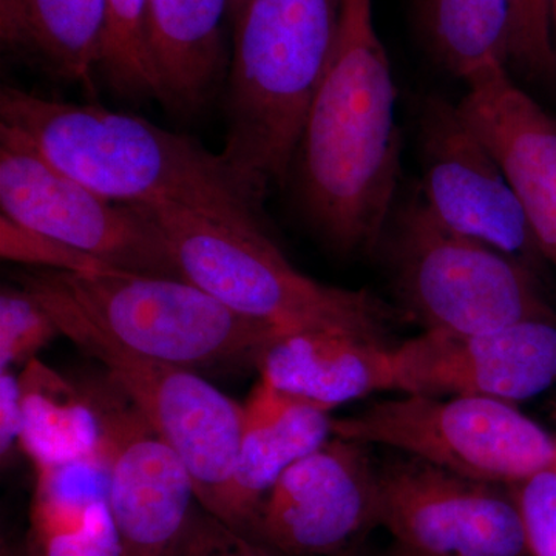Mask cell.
Listing matches in <instances>:
<instances>
[{"label": "cell", "mask_w": 556, "mask_h": 556, "mask_svg": "<svg viewBox=\"0 0 556 556\" xmlns=\"http://www.w3.org/2000/svg\"><path fill=\"white\" fill-rule=\"evenodd\" d=\"M46 270L51 283L121 345L190 369H243L281 329L230 309L182 278L129 270Z\"/></svg>", "instance_id": "7"}, {"label": "cell", "mask_w": 556, "mask_h": 556, "mask_svg": "<svg viewBox=\"0 0 556 556\" xmlns=\"http://www.w3.org/2000/svg\"><path fill=\"white\" fill-rule=\"evenodd\" d=\"M466 86L457 105L503 167L556 269V121L515 86L506 65L482 70Z\"/></svg>", "instance_id": "15"}, {"label": "cell", "mask_w": 556, "mask_h": 556, "mask_svg": "<svg viewBox=\"0 0 556 556\" xmlns=\"http://www.w3.org/2000/svg\"><path fill=\"white\" fill-rule=\"evenodd\" d=\"M0 124L21 131L54 167L104 199L130 206L172 204L265 226L263 203L219 152L141 116L5 86Z\"/></svg>", "instance_id": "2"}, {"label": "cell", "mask_w": 556, "mask_h": 556, "mask_svg": "<svg viewBox=\"0 0 556 556\" xmlns=\"http://www.w3.org/2000/svg\"><path fill=\"white\" fill-rule=\"evenodd\" d=\"M0 207L17 225L80 249L112 268L182 278L163 232L144 208L104 199L80 185L54 167L25 135L2 124Z\"/></svg>", "instance_id": "10"}, {"label": "cell", "mask_w": 556, "mask_h": 556, "mask_svg": "<svg viewBox=\"0 0 556 556\" xmlns=\"http://www.w3.org/2000/svg\"><path fill=\"white\" fill-rule=\"evenodd\" d=\"M22 288L50 314L61 336L100 362L188 467L201 507L228 521L239 459L243 405L199 372L135 353L90 320L42 269L22 274Z\"/></svg>", "instance_id": "6"}, {"label": "cell", "mask_w": 556, "mask_h": 556, "mask_svg": "<svg viewBox=\"0 0 556 556\" xmlns=\"http://www.w3.org/2000/svg\"><path fill=\"white\" fill-rule=\"evenodd\" d=\"M390 556H419V555L413 554V552L407 551V548L397 546V544H396V547H394V551L391 552Z\"/></svg>", "instance_id": "34"}, {"label": "cell", "mask_w": 556, "mask_h": 556, "mask_svg": "<svg viewBox=\"0 0 556 556\" xmlns=\"http://www.w3.org/2000/svg\"><path fill=\"white\" fill-rule=\"evenodd\" d=\"M0 254L9 262L24 263L36 269L90 274L113 269L93 255L62 243L38 230L25 228L2 215L0 217ZM116 269V268H115Z\"/></svg>", "instance_id": "26"}, {"label": "cell", "mask_w": 556, "mask_h": 556, "mask_svg": "<svg viewBox=\"0 0 556 556\" xmlns=\"http://www.w3.org/2000/svg\"><path fill=\"white\" fill-rule=\"evenodd\" d=\"M402 394L332 419V437L387 445L460 477L503 486L521 484L554 464L555 437L517 405Z\"/></svg>", "instance_id": "8"}, {"label": "cell", "mask_w": 556, "mask_h": 556, "mask_svg": "<svg viewBox=\"0 0 556 556\" xmlns=\"http://www.w3.org/2000/svg\"><path fill=\"white\" fill-rule=\"evenodd\" d=\"M24 408L20 372L0 369V456L2 464L10 463L14 453L21 450Z\"/></svg>", "instance_id": "30"}, {"label": "cell", "mask_w": 556, "mask_h": 556, "mask_svg": "<svg viewBox=\"0 0 556 556\" xmlns=\"http://www.w3.org/2000/svg\"><path fill=\"white\" fill-rule=\"evenodd\" d=\"M28 556H123L108 501L91 508L79 526L30 540Z\"/></svg>", "instance_id": "27"}, {"label": "cell", "mask_w": 556, "mask_h": 556, "mask_svg": "<svg viewBox=\"0 0 556 556\" xmlns=\"http://www.w3.org/2000/svg\"><path fill=\"white\" fill-rule=\"evenodd\" d=\"M61 336L50 314L25 288L0 292V369L24 368Z\"/></svg>", "instance_id": "24"}, {"label": "cell", "mask_w": 556, "mask_h": 556, "mask_svg": "<svg viewBox=\"0 0 556 556\" xmlns=\"http://www.w3.org/2000/svg\"><path fill=\"white\" fill-rule=\"evenodd\" d=\"M76 383L97 419L123 556H172L201 508L188 467L105 369Z\"/></svg>", "instance_id": "9"}, {"label": "cell", "mask_w": 556, "mask_h": 556, "mask_svg": "<svg viewBox=\"0 0 556 556\" xmlns=\"http://www.w3.org/2000/svg\"><path fill=\"white\" fill-rule=\"evenodd\" d=\"M379 467L369 445L332 437L266 496L254 538L289 556H332L378 527Z\"/></svg>", "instance_id": "13"}, {"label": "cell", "mask_w": 556, "mask_h": 556, "mask_svg": "<svg viewBox=\"0 0 556 556\" xmlns=\"http://www.w3.org/2000/svg\"><path fill=\"white\" fill-rule=\"evenodd\" d=\"M255 368L281 393L327 412L391 391V346L346 329L285 332L263 348Z\"/></svg>", "instance_id": "16"}, {"label": "cell", "mask_w": 556, "mask_h": 556, "mask_svg": "<svg viewBox=\"0 0 556 556\" xmlns=\"http://www.w3.org/2000/svg\"><path fill=\"white\" fill-rule=\"evenodd\" d=\"M417 192L445 228L538 269L544 260L517 193L459 105L428 94L416 112Z\"/></svg>", "instance_id": "11"}, {"label": "cell", "mask_w": 556, "mask_h": 556, "mask_svg": "<svg viewBox=\"0 0 556 556\" xmlns=\"http://www.w3.org/2000/svg\"><path fill=\"white\" fill-rule=\"evenodd\" d=\"M552 468H554V470L556 471V437H555V459H554V464H552Z\"/></svg>", "instance_id": "36"}, {"label": "cell", "mask_w": 556, "mask_h": 556, "mask_svg": "<svg viewBox=\"0 0 556 556\" xmlns=\"http://www.w3.org/2000/svg\"><path fill=\"white\" fill-rule=\"evenodd\" d=\"M396 100L372 0H342L331 60L291 167L303 217L340 255L376 251L396 204Z\"/></svg>", "instance_id": "1"}, {"label": "cell", "mask_w": 556, "mask_h": 556, "mask_svg": "<svg viewBox=\"0 0 556 556\" xmlns=\"http://www.w3.org/2000/svg\"><path fill=\"white\" fill-rule=\"evenodd\" d=\"M156 223L185 280L230 309L283 332L346 329L386 340L390 309L365 289L320 283L300 273L265 226L189 208L139 206Z\"/></svg>", "instance_id": "4"}, {"label": "cell", "mask_w": 556, "mask_h": 556, "mask_svg": "<svg viewBox=\"0 0 556 556\" xmlns=\"http://www.w3.org/2000/svg\"><path fill=\"white\" fill-rule=\"evenodd\" d=\"M367 536L368 535L358 538V540L354 541L345 551L339 552V554L332 556H367V554H365V541H367Z\"/></svg>", "instance_id": "31"}, {"label": "cell", "mask_w": 556, "mask_h": 556, "mask_svg": "<svg viewBox=\"0 0 556 556\" xmlns=\"http://www.w3.org/2000/svg\"><path fill=\"white\" fill-rule=\"evenodd\" d=\"M342 0H249L232 20L222 159L258 201L291 174Z\"/></svg>", "instance_id": "3"}, {"label": "cell", "mask_w": 556, "mask_h": 556, "mask_svg": "<svg viewBox=\"0 0 556 556\" xmlns=\"http://www.w3.org/2000/svg\"><path fill=\"white\" fill-rule=\"evenodd\" d=\"M431 53L467 83L492 65L508 64V0H419Z\"/></svg>", "instance_id": "21"}, {"label": "cell", "mask_w": 556, "mask_h": 556, "mask_svg": "<svg viewBox=\"0 0 556 556\" xmlns=\"http://www.w3.org/2000/svg\"><path fill=\"white\" fill-rule=\"evenodd\" d=\"M552 30H554V47L556 54V0H552Z\"/></svg>", "instance_id": "33"}, {"label": "cell", "mask_w": 556, "mask_h": 556, "mask_svg": "<svg viewBox=\"0 0 556 556\" xmlns=\"http://www.w3.org/2000/svg\"><path fill=\"white\" fill-rule=\"evenodd\" d=\"M172 556H277L273 547L243 535L200 508L188 533Z\"/></svg>", "instance_id": "29"}, {"label": "cell", "mask_w": 556, "mask_h": 556, "mask_svg": "<svg viewBox=\"0 0 556 556\" xmlns=\"http://www.w3.org/2000/svg\"><path fill=\"white\" fill-rule=\"evenodd\" d=\"M2 556H17V555H14V554H11L10 551H5V547H3V554Z\"/></svg>", "instance_id": "35"}, {"label": "cell", "mask_w": 556, "mask_h": 556, "mask_svg": "<svg viewBox=\"0 0 556 556\" xmlns=\"http://www.w3.org/2000/svg\"><path fill=\"white\" fill-rule=\"evenodd\" d=\"M230 0H149L148 42L156 100L178 115L201 112L226 68Z\"/></svg>", "instance_id": "18"}, {"label": "cell", "mask_w": 556, "mask_h": 556, "mask_svg": "<svg viewBox=\"0 0 556 556\" xmlns=\"http://www.w3.org/2000/svg\"><path fill=\"white\" fill-rule=\"evenodd\" d=\"M556 386V317L478 334L424 331L391 346V391L517 405Z\"/></svg>", "instance_id": "14"}, {"label": "cell", "mask_w": 556, "mask_h": 556, "mask_svg": "<svg viewBox=\"0 0 556 556\" xmlns=\"http://www.w3.org/2000/svg\"><path fill=\"white\" fill-rule=\"evenodd\" d=\"M525 521L530 556H556V471H541L508 486Z\"/></svg>", "instance_id": "28"}, {"label": "cell", "mask_w": 556, "mask_h": 556, "mask_svg": "<svg viewBox=\"0 0 556 556\" xmlns=\"http://www.w3.org/2000/svg\"><path fill=\"white\" fill-rule=\"evenodd\" d=\"M249 0H230V21L240 13V10L243 9Z\"/></svg>", "instance_id": "32"}, {"label": "cell", "mask_w": 556, "mask_h": 556, "mask_svg": "<svg viewBox=\"0 0 556 556\" xmlns=\"http://www.w3.org/2000/svg\"><path fill=\"white\" fill-rule=\"evenodd\" d=\"M7 49L54 78L93 93L105 30V0H0Z\"/></svg>", "instance_id": "19"}, {"label": "cell", "mask_w": 556, "mask_h": 556, "mask_svg": "<svg viewBox=\"0 0 556 556\" xmlns=\"http://www.w3.org/2000/svg\"><path fill=\"white\" fill-rule=\"evenodd\" d=\"M379 247L402 306L424 331L478 334L556 317L532 266L445 228L417 189L394 204Z\"/></svg>", "instance_id": "5"}, {"label": "cell", "mask_w": 556, "mask_h": 556, "mask_svg": "<svg viewBox=\"0 0 556 556\" xmlns=\"http://www.w3.org/2000/svg\"><path fill=\"white\" fill-rule=\"evenodd\" d=\"M508 62L529 78L556 83L552 0H508Z\"/></svg>", "instance_id": "25"}, {"label": "cell", "mask_w": 556, "mask_h": 556, "mask_svg": "<svg viewBox=\"0 0 556 556\" xmlns=\"http://www.w3.org/2000/svg\"><path fill=\"white\" fill-rule=\"evenodd\" d=\"M378 526L419 556H530L508 486L407 455L379 468Z\"/></svg>", "instance_id": "12"}, {"label": "cell", "mask_w": 556, "mask_h": 556, "mask_svg": "<svg viewBox=\"0 0 556 556\" xmlns=\"http://www.w3.org/2000/svg\"><path fill=\"white\" fill-rule=\"evenodd\" d=\"M149 0H105L102 79L124 100H156L148 42Z\"/></svg>", "instance_id": "23"}, {"label": "cell", "mask_w": 556, "mask_h": 556, "mask_svg": "<svg viewBox=\"0 0 556 556\" xmlns=\"http://www.w3.org/2000/svg\"><path fill=\"white\" fill-rule=\"evenodd\" d=\"M21 450L35 466H61L98 455V424L78 383L33 358L20 372Z\"/></svg>", "instance_id": "20"}, {"label": "cell", "mask_w": 556, "mask_h": 556, "mask_svg": "<svg viewBox=\"0 0 556 556\" xmlns=\"http://www.w3.org/2000/svg\"><path fill=\"white\" fill-rule=\"evenodd\" d=\"M109 481L100 456L36 470L30 540L79 526L97 504L108 501Z\"/></svg>", "instance_id": "22"}, {"label": "cell", "mask_w": 556, "mask_h": 556, "mask_svg": "<svg viewBox=\"0 0 556 556\" xmlns=\"http://www.w3.org/2000/svg\"><path fill=\"white\" fill-rule=\"evenodd\" d=\"M331 438L332 419L327 409L288 396L260 379L243 405L226 525L254 538L263 503L281 475Z\"/></svg>", "instance_id": "17"}]
</instances>
